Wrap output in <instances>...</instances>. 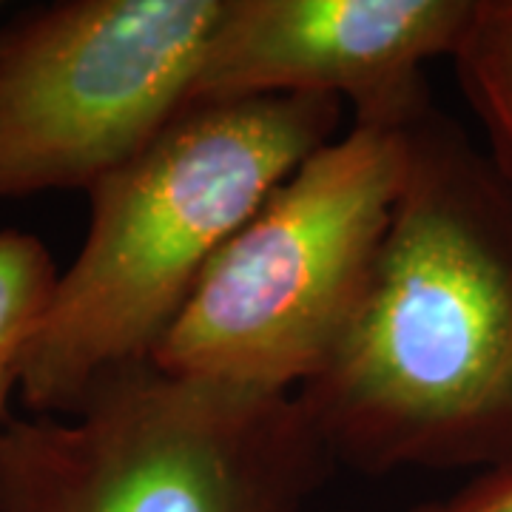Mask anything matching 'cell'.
I'll list each match as a JSON object with an SVG mask.
<instances>
[{
	"label": "cell",
	"mask_w": 512,
	"mask_h": 512,
	"mask_svg": "<svg viewBox=\"0 0 512 512\" xmlns=\"http://www.w3.org/2000/svg\"><path fill=\"white\" fill-rule=\"evenodd\" d=\"M296 396L336 467L512 461V194L433 100L404 123L399 200L356 311Z\"/></svg>",
	"instance_id": "6da1fadb"
},
{
	"label": "cell",
	"mask_w": 512,
	"mask_h": 512,
	"mask_svg": "<svg viewBox=\"0 0 512 512\" xmlns=\"http://www.w3.org/2000/svg\"><path fill=\"white\" fill-rule=\"evenodd\" d=\"M330 97L202 100L89 191V228L20 362L32 416H72L97 384L154 362L208 265L319 148Z\"/></svg>",
	"instance_id": "7a4b0ae2"
},
{
	"label": "cell",
	"mask_w": 512,
	"mask_h": 512,
	"mask_svg": "<svg viewBox=\"0 0 512 512\" xmlns=\"http://www.w3.org/2000/svg\"><path fill=\"white\" fill-rule=\"evenodd\" d=\"M336 467L296 393L146 365L0 433V512H308Z\"/></svg>",
	"instance_id": "3957f363"
},
{
	"label": "cell",
	"mask_w": 512,
	"mask_h": 512,
	"mask_svg": "<svg viewBox=\"0 0 512 512\" xmlns=\"http://www.w3.org/2000/svg\"><path fill=\"white\" fill-rule=\"evenodd\" d=\"M404 180V123L350 126L256 208L208 265L151 365L296 393L348 328Z\"/></svg>",
	"instance_id": "277c9868"
},
{
	"label": "cell",
	"mask_w": 512,
	"mask_h": 512,
	"mask_svg": "<svg viewBox=\"0 0 512 512\" xmlns=\"http://www.w3.org/2000/svg\"><path fill=\"white\" fill-rule=\"evenodd\" d=\"M225 0H57L0 29V200L92 191L183 114Z\"/></svg>",
	"instance_id": "5b68a950"
},
{
	"label": "cell",
	"mask_w": 512,
	"mask_h": 512,
	"mask_svg": "<svg viewBox=\"0 0 512 512\" xmlns=\"http://www.w3.org/2000/svg\"><path fill=\"white\" fill-rule=\"evenodd\" d=\"M478 0H225L194 103L330 97L353 126L399 128L433 100L424 63L453 57Z\"/></svg>",
	"instance_id": "8992f818"
},
{
	"label": "cell",
	"mask_w": 512,
	"mask_h": 512,
	"mask_svg": "<svg viewBox=\"0 0 512 512\" xmlns=\"http://www.w3.org/2000/svg\"><path fill=\"white\" fill-rule=\"evenodd\" d=\"M450 60L484 128V154L512 194V0H478L476 15Z\"/></svg>",
	"instance_id": "52a82bcc"
},
{
	"label": "cell",
	"mask_w": 512,
	"mask_h": 512,
	"mask_svg": "<svg viewBox=\"0 0 512 512\" xmlns=\"http://www.w3.org/2000/svg\"><path fill=\"white\" fill-rule=\"evenodd\" d=\"M57 276L60 268L43 239L0 228V433L12 421L20 362L55 296Z\"/></svg>",
	"instance_id": "ba28073f"
},
{
	"label": "cell",
	"mask_w": 512,
	"mask_h": 512,
	"mask_svg": "<svg viewBox=\"0 0 512 512\" xmlns=\"http://www.w3.org/2000/svg\"><path fill=\"white\" fill-rule=\"evenodd\" d=\"M410 512H512V461L481 470L458 493L424 501Z\"/></svg>",
	"instance_id": "9c48e42d"
}]
</instances>
